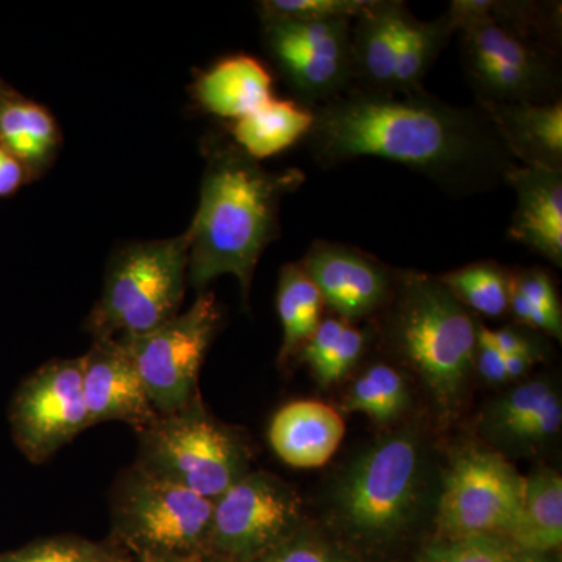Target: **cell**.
<instances>
[{
    "instance_id": "6da1fadb",
    "label": "cell",
    "mask_w": 562,
    "mask_h": 562,
    "mask_svg": "<svg viewBox=\"0 0 562 562\" xmlns=\"http://www.w3.org/2000/svg\"><path fill=\"white\" fill-rule=\"evenodd\" d=\"M313 113L305 139L325 169L380 158L422 173L447 194L473 195L506 184L517 166L482 106L453 105L427 91L373 94L353 88Z\"/></svg>"
},
{
    "instance_id": "7a4b0ae2",
    "label": "cell",
    "mask_w": 562,
    "mask_h": 562,
    "mask_svg": "<svg viewBox=\"0 0 562 562\" xmlns=\"http://www.w3.org/2000/svg\"><path fill=\"white\" fill-rule=\"evenodd\" d=\"M305 181L299 169L269 172L238 146L221 147L211 157L201 203L188 231V279L198 290L217 277L235 276L243 297L266 247L279 238L284 195Z\"/></svg>"
},
{
    "instance_id": "3957f363",
    "label": "cell",
    "mask_w": 562,
    "mask_h": 562,
    "mask_svg": "<svg viewBox=\"0 0 562 562\" xmlns=\"http://www.w3.org/2000/svg\"><path fill=\"white\" fill-rule=\"evenodd\" d=\"M384 316V339L430 392L442 416L460 409L475 369L479 322L442 280L397 272Z\"/></svg>"
},
{
    "instance_id": "277c9868",
    "label": "cell",
    "mask_w": 562,
    "mask_h": 562,
    "mask_svg": "<svg viewBox=\"0 0 562 562\" xmlns=\"http://www.w3.org/2000/svg\"><path fill=\"white\" fill-rule=\"evenodd\" d=\"M424 494V446L413 431H398L351 462L333 492L331 512L355 538L386 542L412 527Z\"/></svg>"
},
{
    "instance_id": "5b68a950",
    "label": "cell",
    "mask_w": 562,
    "mask_h": 562,
    "mask_svg": "<svg viewBox=\"0 0 562 562\" xmlns=\"http://www.w3.org/2000/svg\"><path fill=\"white\" fill-rule=\"evenodd\" d=\"M188 251V232L122 251L91 316L98 338L144 335L176 317L187 284Z\"/></svg>"
},
{
    "instance_id": "8992f818",
    "label": "cell",
    "mask_w": 562,
    "mask_h": 562,
    "mask_svg": "<svg viewBox=\"0 0 562 562\" xmlns=\"http://www.w3.org/2000/svg\"><path fill=\"white\" fill-rule=\"evenodd\" d=\"M457 33L476 105L562 101L557 47L486 18L461 21Z\"/></svg>"
},
{
    "instance_id": "52a82bcc",
    "label": "cell",
    "mask_w": 562,
    "mask_h": 562,
    "mask_svg": "<svg viewBox=\"0 0 562 562\" xmlns=\"http://www.w3.org/2000/svg\"><path fill=\"white\" fill-rule=\"evenodd\" d=\"M140 468L216 501L247 472L243 443L194 405L143 431Z\"/></svg>"
},
{
    "instance_id": "ba28073f",
    "label": "cell",
    "mask_w": 562,
    "mask_h": 562,
    "mask_svg": "<svg viewBox=\"0 0 562 562\" xmlns=\"http://www.w3.org/2000/svg\"><path fill=\"white\" fill-rule=\"evenodd\" d=\"M220 321L216 299L202 292L187 313L144 335L121 339L160 416L194 405L199 372Z\"/></svg>"
},
{
    "instance_id": "9c48e42d",
    "label": "cell",
    "mask_w": 562,
    "mask_h": 562,
    "mask_svg": "<svg viewBox=\"0 0 562 562\" xmlns=\"http://www.w3.org/2000/svg\"><path fill=\"white\" fill-rule=\"evenodd\" d=\"M525 476L494 450L468 447L454 454L442 480L438 527L443 538H506L520 502Z\"/></svg>"
},
{
    "instance_id": "30bf717a",
    "label": "cell",
    "mask_w": 562,
    "mask_h": 562,
    "mask_svg": "<svg viewBox=\"0 0 562 562\" xmlns=\"http://www.w3.org/2000/svg\"><path fill=\"white\" fill-rule=\"evenodd\" d=\"M349 18L265 21V43L281 76L305 109L314 110L353 90Z\"/></svg>"
},
{
    "instance_id": "8fae6325",
    "label": "cell",
    "mask_w": 562,
    "mask_h": 562,
    "mask_svg": "<svg viewBox=\"0 0 562 562\" xmlns=\"http://www.w3.org/2000/svg\"><path fill=\"white\" fill-rule=\"evenodd\" d=\"M302 502L271 473H246L213 502L209 538L233 560L257 561L297 531Z\"/></svg>"
},
{
    "instance_id": "7c38bea8",
    "label": "cell",
    "mask_w": 562,
    "mask_h": 562,
    "mask_svg": "<svg viewBox=\"0 0 562 562\" xmlns=\"http://www.w3.org/2000/svg\"><path fill=\"white\" fill-rule=\"evenodd\" d=\"M116 514L133 541L150 552L172 554L206 542L213 501L139 468L122 486Z\"/></svg>"
},
{
    "instance_id": "4fadbf2b",
    "label": "cell",
    "mask_w": 562,
    "mask_h": 562,
    "mask_svg": "<svg viewBox=\"0 0 562 562\" xmlns=\"http://www.w3.org/2000/svg\"><path fill=\"white\" fill-rule=\"evenodd\" d=\"M14 431L33 460H46L90 427L81 362L55 361L29 380L13 408Z\"/></svg>"
},
{
    "instance_id": "5bb4252c",
    "label": "cell",
    "mask_w": 562,
    "mask_h": 562,
    "mask_svg": "<svg viewBox=\"0 0 562 562\" xmlns=\"http://www.w3.org/2000/svg\"><path fill=\"white\" fill-rule=\"evenodd\" d=\"M299 265L325 306L353 324L382 312L397 279V272L358 247L324 239L314 241Z\"/></svg>"
},
{
    "instance_id": "9a60e30c",
    "label": "cell",
    "mask_w": 562,
    "mask_h": 562,
    "mask_svg": "<svg viewBox=\"0 0 562 562\" xmlns=\"http://www.w3.org/2000/svg\"><path fill=\"white\" fill-rule=\"evenodd\" d=\"M80 362L91 425L121 420L143 432L160 419L124 344L114 338H98Z\"/></svg>"
},
{
    "instance_id": "2e32d148",
    "label": "cell",
    "mask_w": 562,
    "mask_h": 562,
    "mask_svg": "<svg viewBox=\"0 0 562 562\" xmlns=\"http://www.w3.org/2000/svg\"><path fill=\"white\" fill-rule=\"evenodd\" d=\"M413 13L402 0H369L351 22L355 90L394 94L403 35Z\"/></svg>"
},
{
    "instance_id": "e0dca14e",
    "label": "cell",
    "mask_w": 562,
    "mask_h": 562,
    "mask_svg": "<svg viewBox=\"0 0 562 562\" xmlns=\"http://www.w3.org/2000/svg\"><path fill=\"white\" fill-rule=\"evenodd\" d=\"M506 184L516 191L508 235L562 268V171L517 165Z\"/></svg>"
},
{
    "instance_id": "ac0fdd59",
    "label": "cell",
    "mask_w": 562,
    "mask_h": 562,
    "mask_svg": "<svg viewBox=\"0 0 562 562\" xmlns=\"http://www.w3.org/2000/svg\"><path fill=\"white\" fill-rule=\"evenodd\" d=\"M483 424L492 442L517 452L543 446L561 430L560 395L546 380H531L492 403Z\"/></svg>"
},
{
    "instance_id": "d6986e66",
    "label": "cell",
    "mask_w": 562,
    "mask_h": 562,
    "mask_svg": "<svg viewBox=\"0 0 562 562\" xmlns=\"http://www.w3.org/2000/svg\"><path fill=\"white\" fill-rule=\"evenodd\" d=\"M346 424L324 402L288 403L273 416L269 442L281 461L297 469L321 468L341 446Z\"/></svg>"
},
{
    "instance_id": "ffe728a7",
    "label": "cell",
    "mask_w": 562,
    "mask_h": 562,
    "mask_svg": "<svg viewBox=\"0 0 562 562\" xmlns=\"http://www.w3.org/2000/svg\"><path fill=\"white\" fill-rule=\"evenodd\" d=\"M482 109L517 165L562 171V101L498 103Z\"/></svg>"
},
{
    "instance_id": "44dd1931",
    "label": "cell",
    "mask_w": 562,
    "mask_h": 562,
    "mask_svg": "<svg viewBox=\"0 0 562 562\" xmlns=\"http://www.w3.org/2000/svg\"><path fill=\"white\" fill-rule=\"evenodd\" d=\"M195 95L209 113L238 121L272 99V77L257 58L236 55L203 74Z\"/></svg>"
},
{
    "instance_id": "7402d4cb",
    "label": "cell",
    "mask_w": 562,
    "mask_h": 562,
    "mask_svg": "<svg viewBox=\"0 0 562 562\" xmlns=\"http://www.w3.org/2000/svg\"><path fill=\"white\" fill-rule=\"evenodd\" d=\"M516 552L546 554L562 542V480L552 469L525 476L522 502L506 535Z\"/></svg>"
},
{
    "instance_id": "603a6c76",
    "label": "cell",
    "mask_w": 562,
    "mask_h": 562,
    "mask_svg": "<svg viewBox=\"0 0 562 562\" xmlns=\"http://www.w3.org/2000/svg\"><path fill=\"white\" fill-rule=\"evenodd\" d=\"M313 110L295 101L269 99L241 120L233 122V138L251 160L290 149L312 131Z\"/></svg>"
},
{
    "instance_id": "cb8c5ba5",
    "label": "cell",
    "mask_w": 562,
    "mask_h": 562,
    "mask_svg": "<svg viewBox=\"0 0 562 562\" xmlns=\"http://www.w3.org/2000/svg\"><path fill=\"white\" fill-rule=\"evenodd\" d=\"M325 303L321 292L299 262L283 266L277 292V312L283 328L280 362L299 355L312 338L324 317Z\"/></svg>"
},
{
    "instance_id": "d4e9b609",
    "label": "cell",
    "mask_w": 562,
    "mask_h": 562,
    "mask_svg": "<svg viewBox=\"0 0 562 562\" xmlns=\"http://www.w3.org/2000/svg\"><path fill=\"white\" fill-rule=\"evenodd\" d=\"M366 333L353 322L341 317H325L312 338L299 351V357L312 369L319 386H331L360 361L366 350Z\"/></svg>"
},
{
    "instance_id": "484cf974",
    "label": "cell",
    "mask_w": 562,
    "mask_h": 562,
    "mask_svg": "<svg viewBox=\"0 0 562 562\" xmlns=\"http://www.w3.org/2000/svg\"><path fill=\"white\" fill-rule=\"evenodd\" d=\"M457 33L449 13L432 21L412 16L403 35L395 69L394 94H413L424 90V80L439 55Z\"/></svg>"
},
{
    "instance_id": "4316f807",
    "label": "cell",
    "mask_w": 562,
    "mask_h": 562,
    "mask_svg": "<svg viewBox=\"0 0 562 562\" xmlns=\"http://www.w3.org/2000/svg\"><path fill=\"white\" fill-rule=\"evenodd\" d=\"M508 312L520 327L562 339L560 295L552 277L541 268L509 272Z\"/></svg>"
},
{
    "instance_id": "83f0119b",
    "label": "cell",
    "mask_w": 562,
    "mask_h": 562,
    "mask_svg": "<svg viewBox=\"0 0 562 562\" xmlns=\"http://www.w3.org/2000/svg\"><path fill=\"white\" fill-rule=\"evenodd\" d=\"M442 283L469 310L486 317L508 313L509 271L497 261H476L439 276Z\"/></svg>"
},
{
    "instance_id": "f1b7e54d",
    "label": "cell",
    "mask_w": 562,
    "mask_h": 562,
    "mask_svg": "<svg viewBox=\"0 0 562 562\" xmlns=\"http://www.w3.org/2000/svg\"><path fill=\"white\" fill-rule=\"evenodd\" d=\"M516 550L497 536L443 538L431 543L419 562H509Z\"/></svg>"
},
{
    "instance_id": "f546056e",
    "label": "cell",
    "mask_w": 562,
    "mask_h": 562,
    "mask_svg": "<svg viewBox=\"0 0 562 562\" xmlns=\"http://www.w3.org/2000/svg\"><path fill=\"white\" fill-rule=\"evenodd\" d=\"M369 0H268L260 3L262 21L355 20Z\"/></svg>"
},
{
    "instance_id": "4dcf8cb0",
    "label": "cell",
    "mask_w": 562,
    "mask_h": 562,
    "mask_svg": "<svg viewBox=\"0 0 562 562\" xmlns=\"http://www.w3.org/2000/svg\"><path fill=\"white\" fill-rule=\"evenodd\" d=\"M254 562H358L339 547L316 535H294Z\"/></svg>"
},
{
    "instance_id": "1f68e13d",
    "label": "cell",
    "mask_w": 562,
    "mask_h": 562,
    "mask_svg": "<svg viewBox=\"0 0 562 562\" xmlns=\"http://www.w3.org/2000/svg\"><path fill=\"white\" fill-rule=\"evenodd\" d=\"M0 146L21 162L43 160V151L33 143L25 128L22 102L0 103Z\"/></svg>"
},
{
    "instance_id": "d6a6232c",
    "label": "cell",
    "mask_w": 562,
    "mask_h": 562,
    "mask_svg": "<svg viewBox=\"0 0 562 562\" xmlns=\"http://www.w3.org/2000/svg\"><path fill=\"white\" fill-rule=\"evenodd\" d=\"M382 403L384 425L392 424L408 408L409 394L405 379L397 369L376 362L364 372Z\"/></svg>"
},
{
    "instance_id": "836d02e7",
    "label": "cell",
    "mask_w": 562,
    "mask_h": 562,
    "mask_svg": "<svg viewBox=\"0 0 562 562\" xmlns=\"http://www.w3.org/2000/svg\"><path fill=\"white\" fill-rule=\"evenodd\" d=\"M0 562H92V557L79 542L47 541L2 558Z\"/></svg>"
},
{
    "instance_id": "e575fe53",
    "label": "cell",
    "mask_w": 562,
    "mask_h": 562,
    "mask_svg": "<svg viewBox=\"0 0 562 562\" xmlns=\"http://www.w3.org/2000/svg\"><path fill=\"white\" fill-rule=\"evenodd\" d=\"M476 338L480 341L490 344V346L501 351L505 357L519 355V357L532 358L535 361L541 358L539 344H536L535 339L530 338L527 333L520 331L519 327H503L498 328V330H492L486 325L479 324Z\"/></svg>"
},
{
    "instance_id": "d590c367",
    "label": "cell",
    "mask_w": 562,
    "mask_h": 562,
    "mask_svg": "<svg viewBox=\"0 0 562 562\" xmlns=\"http://www.w3.org/2000/svg\"><path fill=\"white\" fill-rule=\"evenodd\" d=\"M342 409L347 413H362L371 417L376 424L384 425L382 403L376 395L375 387L366 373L358 376L351 384L349 394L342 403Z\"/></svg>"
},
{
    "instance_id": "8d00e7d4",
    "label": "cell",
    "mask_w": 562,
    "mask_h": 562,
    "mask_svg": "<svg viewBox=\"0 0 562 562\" xmlns=\"http://www.w3.org/2000/svg\"><path fill=\"white\" fill-rule=\"evenodd\" d=\"M22 116H24L25 128H27L33 143L46 157L57 139V127H55L54 120L43 106L32 102H22Z\"/></svg>"
},
{
    "instance_id": "74e56055",
    "label": "cell",
    "mask_w": 562,
    "mask_h": 562,
    "mask_svg": "<svg viewBox=\"0 0 562 562\" xmlns=\"http://www.w3.org/2000/svg\"><path fill=\"white\" fill-rule=\"evenodd\" d=\"M475 369L486 382L494 384L509 382L506 375L505 357L479 338H476Z\"/></svg>"
},
{
    "instance_id": "f35d334b",
    "label": "cell",
    "mask_w": 562,
    "mask_h": 562,
    "mask_svg": "<svg viewBox=\"0 0 562 562\" xmlns=\"http://www.w3.org/2000/svg\"><path fill=\"white\" fill-rule=\"evenodd\" d=\"M24 179L22 162L0 146V198L13 194Z\"/></svg>"
},
{
    "instance_id": "ab89813d",
    "label": "cell",
    "mask_w": 562,
    "mask_h": 562,
    "mask_svg": "<svg viewBox=\"0 0 562 562\" xmlns=\"http://www.w3.org/2000/svg\"><path fill=\"white\" fill-rule=\"evenodd\" d=\"M509 562H549L546 554L516 552Z\"/></svg>"
},
{
    "instance_id": "60d3db41",
    "label": "cell",
    "mask_w": 562,
    "mask_h": 562,
    "mask_svg": "<svg viewBox=\"0 0 562 562\" xmlns=\"http://www.w3.org/2000/svg\"><path fill=\"white\" fill-rule=\"evenodd\" d=\"M149 562H173L166 560V558H154V560H150Z\"/></svg>"
}]
</instances>
